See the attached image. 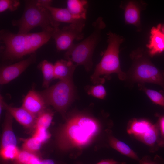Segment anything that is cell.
Listing matches in <instances>:
<instances>
[{"instance_id": "obj_1", "label": "cell", "mask_w": 164, "mask_h": 164, "mask_svg": "<svg viewBox=\"0 0 164 164\" xmlns=\"http://www.w3.org/2000/svg\"><path fill=\"white\" fill-rule=\"evenodd\" d=\"M99 125L97 120L89 115L79 113L72 114L59 132L58 146L64 150L81 149L89 145L96 136Z\"/></svg>"}, {"instance_id": "obj_2", "label": "cell", "mask_w": 164, "mask_h": 164, "mask_svg": "<svg viewBox=\"0 0 164 164\" xmlns=\"http://www.w3.org/2000/svg\"><path fill=\"white\" fill-rule=\"evenodd\" d=\"M55 30L16 34L1 30V50L3 57L6 60H13L35 53L52 37Z\"/></svg>"}, {"instance_id": "obj_3", "label": "cell", "mask_w": 164, "mask_h": 164, "mask_svg": "<svg viewBox=\"0 0 164 164\" xmlns=\"http://www.w3.org/2000/svg\"><path fill=\"white\" fill-rule=\"evenodd\" d=\"M107 35V48L91 77L92 82L94 84L103 83L105 81L104 77L113 73H116L121 80H124L126 78V75L121 68L119 56V46L123 38L111 32Z\"/></svg>"}, {"instance_id": "obj_4", "label": "cell", "mask_w": 164, "mask_h": 164, "mask_svg": "<svg viewBox=\"0 0 164 164\" xmlns=\"http://www.w3.org/2000/svg\"><path fill=\"white\" fill-rule=\"evenodd\" d=\"M60 23L55 20L48 9L40 5L37 0L26 1L23 15L12 24L18 28V33H26L32 29L39 26L43 30L53 31L59 27Z\"/></svg>"}, {"instance_id": "obj_5", "label": "cell", "mask_w": 164, "mask_h": 164, "mask_svg": "<svg viewBox=\"0 0 164 164\" xmlns=\"http://www.w3.org/2000/svg\"><path fill=\"white\" fill-rule=\"evenodd\" d=\"M93 31L87 38L79 43L73 44L65 53L66 60L77 66L82 65L87 71L93 66L92 56L94 50L100 40L101 32L106 25L103 18L99 17L93 23Z\"/></svg>"}, {"instance_id": "obj_6", "label": "cell", "mask_w": 164, "mask_h": 164, "mask_svg": "<svg viewBox=\"0 0 164 164\" xmlns=\"http://www.w3.org/2000/svg\"><path fill=\"white\" fill-rule=\"evenodd\" d=\"M39 93L47 104L53 106L64 117L76 97L72 78L60 80Z\"/></svg>"}, {"instance_id": "obj_7", "label": "cell", "mask_w": 164, "mask_h": 164, "mask_svg": "<svg viewBox=\"0 0 164 164\" xmlns=\"http://www.w3.org/2000/svg\"><path fill=\"white\" fill-rule=\"evenodd\" d=\"M129 73L133 82H147L159 84L164 87V79L160 70L148 59L139 56Z\"/></svg>"}, {"instance_id": "obj_8", "label": "cell", "mask_w": 164, "mask_h": 164, "mask_svg": "<svg viewBox=\"0 0 164 164\" xmlns=\"http://www.w3.org/2000/svg\"><path fill=\"white\" fill-rule=\"evenodd\" d=\"M85 24H69L61 29L58 27L53 33L56 48L59 51L67 50L74 44L75 40H82L84 37L83 30Z\"/></svg>"}, {"instance_id": "obj_9", "label": "cell", "mask_w": 164, "mask_h": 164, "mask_svg": "<svg viewBox=\"0 0 164 164\" xmlns=\"http://www.w3.org/2000/svg\"><path fill=\"white\" fill-rule=\"evenodd\" d=\"M36 58V54L34 53L25 60L2 67L0 72V84H6L17 77L35 61Z\"/></svg>"}, {"instance_id": "obj_10", "label": "cell", "mask_w": 164, "mask_h": 164, "mask_svg": "<svg viewBox=\"0 0 164 164\" xmlns=\"http://www.w3.org/2000/svg\"><path fill=\"white\" fill-rule=\"evenodd\" d=\"M47 105L39 93L34 90L29 91L25 97L22 107L37 116L46 109Z\"/></svg>"}, {"instance_id": "obj_11", "label": "cell", "mask_w": 164, "mask_h": 164, "mask_svg": "<svg viewBox=\"0 0 164 164\" xmlns=\"http://www.w3.org/2000/svg\"><path fill=\"white\" fill-rule=\"evenodd\" d=\"M4 108L18 122L25 127L30 128L34 126L37 116L22 106L18 108L13 107L4 102Z\"/></svg>"}, {"instance_id": "obj_12", "label": "cell", "mask_w": 164, "mask_h": 164, "mask_svg": "<svg viewBox=\"0 0 164 164\" xmlns=\"http://www.w3.org/2000/svg\"><path fill=\"white\" fill-rule=\"evenodd\" d=\"M161 24H159L156 27H153L151 30L150 41L147 47L152 56L164 51V35L161 30Z\"/></svg>"}, {"instance_id": "obj_13", "label": "cell", "mask_w": 164, "mask_h": 164, "mask_svg": "<svg viewBox=\"0 0 164 164\" xmlns=\"http://www.w3.org/2000/svg\"><path fill=\"white\" fill-rule=\"evenodd\" d=\"M50 12L56 21L69 24H85V20L78 19L73 16L66 8L53 7L50 5L43 6Z\"/></svg>"}, {"instance_id": "obj_14", "label": "cell", "mask_w": 164, "mask_h": 164, "mask_svg": "<svg viewBox=\"0 0 164 164\" xmlns=\"http://www.w3.org/2000/svg\"><path fill=\"white\" fill-rule=\"evenodd\" d=\"M76 65L66 60H57L54 64V78L60 80L72 78Z\"/></svg>"}, {"instance_id": "obj_15", "label": "cell", "mask_w": 164, "mask_h": 164, "mask_svg": "<svg viewBox=\"0 0 164 164\" xmlns=\"http://www.w3.org/2000/svg\"><path fill=\"white\" fill-rule=\"evenodd\" d=\"M13 117L8 112L5 116L1 140V148L11 145L16 146L17 141L12 128Z\"/></svg>"}, {"instance_id": "obj_16", "label": "cell", "mask_w": 164, "mask_h": 164, "mask_svg": "<svg viewBox=\"0 0 164 164\" xmlns=\"http://www.w3.org/2000/svg\"><path fill=\"white\" fill-rule=\"evenodd\" d=\"M67 8L76 18L85 20L86 19L87 2L85 0H68Z\"/></svg>"}, {"instance_id": "obj_17", "label": "cell", "mask_w": 164, "mask_h": 164, "mask_svg": "<svg viewBox=\"0 0 164 164\" xmlns=\"http://www.w3.org/2000/svg\"><path fill=\"white\" fill-rule=\"evenodd\" d=\"M125 21L127 24L137 26L140 25V10L134 2L130 1L127 4L124 12Z\"/></svg>"}, {"instance_id": "obj_18", "label": "cell", "mask_w": 164, "mask_h": 164, "mask_svg": "<svg viewBox=\"0 0 164 164\" xmlns=\"http://www.w3.org/2000/svg\"><path fill=\"white\" fill-rule=\"evenodd\" d=\"M152 125L151 123L145 120L134 119L129 124L127 132L128 134L134 135L138 139Z\"/></svg>"}, {"instance_id": "obj_19", "label": "cell", "mask_w": 164, "mask_h": 164, "mask_svg": "<svg viewBox=\"0 0 164 164\" xmlns=\"http://www.w3.org/2000/svg\"><path fill=\"white\" fill-rule=\"evenodd\" d=\"M110 145L121 154L136 160H139L136 154L127 144L111 135L108 136Z\"/></svg>"}, {"instance_id": "obj_20", "label": "cell", "mask_w": 164, "mask_h": 164, "mask_svg": "<svg viewBox=\"0 0 164 164\" xmlns=\"http://www.w3.org/2000/svg\"><path fill=\"white\" fill-rule=\"evenodd\" d=\"M159 132L158 124L153 125L138 139L147 145L152 147L157 144L159 146Z\"/></svg>"}, {"instance_id": "obj_21", "label": "cell", "mask_w": 164, "mask_h": 164, "mask_svg": "<svg viewBox=\"0 0 164 164\" xmlns=\"http://www.w3.org/2000/svg\"><path fill=\"white\" fill-rule=\"evenodd\" d=\"M39 67L43 75V87L47 88L53 80L54 79V65L47 60H44L40 63Z\"/></svg>"}, {"instance_id": "obj_22", "label": "cell", "mask_w": 164, "mask_h": 164, "mask_svg": "<svg viewBox=\"0 0 164 164\" xmlns=\"http://www.w3.org/2000/svg\"><path fill=\"white\" fill-rule=\"evenodd\" d=\"M54 114L51 111L46 109L38 115L34 127L47 129L51 124Z\"/></svg>"}, {"instance_id": "obj_23", "label": "cell", "mask_w": 164, "mask_h": 164, "mask_svg": "<svg viewBox=\"0 0 164 164\" xmlns=\"http://www.w3.org/2000/svg\"><path fill=\"white\" fill-rule=\"evenodd\" d=\"M22 140L23 150L34 154L39 150L43 143L40 139L33 136Z\"/></svg>"}, {"instance_id": "obj_24", "label": "cell", "mask_w": 164, "mask_h": 164, "mask_svg": "<svg viewBox=\"0 0 164 164\" xmlns=\"http://www.w3.org/2000/svg\"><path fill=\"white\" fill-rule=\"evenodd\" d=\"M87 89V92L89 95L96 98L103 99L106 96V91L102 84H99L89 86Z\"/></svg>"}, {"instance_id": "obj_25", "label": "cell", "mask_w": 164, "mask_h": 164, "mask_svg": "<svg viewBox=\"0 0 164 164\" xmlns=\"http://www.w3.org/2000/svg\"><path fill=\"white\" fill-rule=\"evenodd\" d=\"M20 151L16 146H9L1 148L0 155L5 159H16Z\"/></svg>"}, {"instance_id": "obj_26", "label": "cell", "mask_w": 164, "mask_h": 164, "mask_svg": "<svg viewBox=\"0 0 164 164\" xmlns=\"http://www.w3.org/2000/svg\"><path fill=\"white\" fill-rule=\"evenodd\" d=\"M20 4L18 0H0V12L1 13L7 10L11 11H14Z\"/></svg>"}, {"instance_id": "obj_27", "label": "cell", "mask_w": 164, "mask_h": 164, "mask_svg": "<svg viewBox=\"0 0 164 164\" xmlns=\"http://www.w3.org/2000/svg\"><path fill=\"white\" fill-rule=\"evenodd\" d=\"M144 89L146 94L152 101L164 107V96L155 91L145 88Z\"/></svg>"}, {"instance_id": "obj_28", "label": "cell", "mask_w": 164, "mask_h": 164, "mask_svg": "<svg viewBox=\"0 0 164 164\" xmlns=\"http://www.w3.org/2000/svg\"><path fill=\"white\" fill-rule=\"evenodd\" d=\"M36 155L34 153L23 150L20 151L16 159L19 164H29Z\"/></svg>"}, {"instance_id": "obj_29", "label": "cell", "mask_w": 164, "mask_h": 164, "mask_svg": "<svg viewBox=\"0 0 164 164\" xmlns=\"http://www.w3.org/2000/svg\"><path fill=\"white\" fill-rule=\"evenodd\" d=\"M32 136L39 138L43 143L49 139L50 136L47 129L40 128H35Z\"/></svg>"}, {"instance_id": "obj_30", "label": "cell", "mask_w": 164, "mask_h": 164, "mask_svg": "<svg viewBox=\"0 0 164 164\" xmlns=\"http://www.w3.org/2000/svg\"><path fill=\"white\" fill-rule=\"evenodd\" d=\"M140 164H164V160L158 156L152 159L148 156L143 157L139 160Z\"/></svg>"}, {"instance_id": "obj_31", "label": "cell", "mask_w": 164, "mask_h": 164, "mask_svg": "<svg viewBox=\"0 0 164 164\" xmlns=\"http://www.w3.org/2000/svg\"><path fill=\"white\" fill-rule=\"evenodd\" d=\"M160 133L159 146L164 147V116L161 117L158 124Z\"/></svg>"}, {"instance_id": "obj_32", "label": "cell", "mask_w": 164, "mask_h": 164, "mask_svg": "<svg viewBox=\"0 0 164 164\" xmlns=\"http://www.w3.org/2000/svg\"><path fill=\"white\" fill-rule=\"evenodd\" d=\"M97 164H126L125 162H119L113 159H106L101 160Z\"/></svg>"}, {"instance_id": "obj_33", "label": "cell", "mask_w": 164, "mask_h": 164, "mask_svg": "<svg viewBox=\"0 0 164 164\" xmlns=\"http://www.w3.org/2000/svg\"><path fill=\"white\" fill-rule=\"evenodd\" d=\"M38 2L41 5L45 6L50 5L52 1L50 0H37Z\"/></svg>"}, {"instance_id": "obj_34", "label": "cell", "mask_w": 164, "mask_h": 164, "mask_svg": "<svg viewBox=\"0 0 164 164\" xmlns=\"http://www.w3.org/2000/svg\"><path fill=\"white\" fill-rule=\"evenodd\" d=\"M41 160L36 155L31 160L29 164H40Z\"/></svg>"}, {"instance_id": "obj_35", "label": "cell", "mask_w": 164, "mask_h": 164, "mask_svg": "<svg viewBox=\"0 0 164 164\" xmlns=\"http://www.w3.org/2000/svg\"><path fill=\"white\" fill-rule=\"evenodd\" d=\"M40 164H55V162L51 159L41 160Z\"/></svg>"}, {"instance_id": "obj_36", "label": "cell", "mask_w": 164, "mask_h": 164, "mask_svg": "<svg viewBox=\"0 0 164 164\" xmlns=\"http://www.w3.org/2000/svg\"><path fill=\"white\" fill-rule=\"evenodd\" d=\"M4 101L2 95L0 96V113L1 114L3 108H4Z\"/></svg>"}, {"instance_id": "obj_37", "label": "cell", "mask_w": 164, "mask_h": 164, "mask_svg": "<svg viewBox=\"0 0 164 164\" xmlns=\"http://www.w3.org/2000/svg\"><path fill=\"white\" fill-rule=\"evenodd\" d=\"M161 30L162 33L164 35V25L161 26Z\"/></svg>"}, {"instance_id": "obj_38", "label": "cell", "mask_w": 164, "mask_h": 164, "mask_svg": "<svg viewBox=\"0 0 164 164\" xmlns=\"http://www.w3.org/2000/svg\"><path fill=\"white\" fill-rule=\"evenodd\" d=\"M77 164H83L80 163H78Z\"/></svg>"}, {"instance_id": "obj_39", "label": "cell", "mask_w": 164, "mask_h": 164, "mask_svg": "<svg viewBox=\"0 0 164 164\" xmlns=\"http://www.w3.org/2000/svg\"></svg>"}]
</instances>
